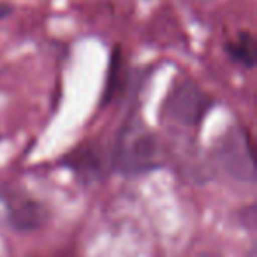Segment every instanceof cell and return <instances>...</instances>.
I'll return each instance as SVG.
<instances>
[{"mask_svg": "<svg viewBox=\"0 0 257 257\" xmlns=\"http://www.w3.org/2000/svg\"><path fill=\"white\" fill-rule=\"evenodd\" d=\"M116 168L125 175H140L159 166L157 140L140 123H128L114 152Z\"/></svg>", "mask_w": 257, "mask_h": 257, "instance_id": "obj_1", "label": "cell"}, {"mask_svg": "<svg viewBox=\"0 0 257 257\" xmlns=\"http://www.w3.org/2000/svg\"><path fill=\"white\" fill-rule=\"evenodd\" d=\"M218 162L234 180H239V182L255 180L252 145L245 131L232 128L225 134L218 147Z\"/></svg>", "mask_w": 257, "mask_h": 257, "instance_id": "obj_2", "label": "cell"}, {"mask_svg": "<svg viewBox=\"0 0 257 257\" xmlns=\"http://www.w3.org/2000/svg\"><path fill=\"white\" fill-rule=\"evenodd\" d=\"M211 102L204 92L192 81H183L173 88L168 99V111L176 121L196 127L203 121L206 111L210 109Z\"/></svg>", "mask_w": 257, "mask_h": 257, "instance_id": "obj_3", "label": "cell"}, {"mask_svg": "<svg viewBox=\"0 0 257 257\" xmlns=\"http://www.w3.org/2000/svg\"><path fill=\"white\" fill-rule=\"evenodd\" d=\"M8 213L11 224L15 225V229H20V231H30V229L39 227L44 222V217H46L39 203L29 199V197L20 196L8 203Z\"/></svg>", "mask_w": 257, "mask_h": 257, "instance_id": "obj_4", "label": "cell"}, {"mask_svg": "<svg viewBox=\"0 0 257 257\" xmlns=\"http://www.w3.org/2000/svg\"><path fill=\"white\" fill-rule=\"evenodd\" d=\"M225 53L232 62L243 67H253L255 64V41L248 32H243L236 41H229L225 44Z\"/></svg>", "mask_w": 257, "mask_h": 257, "instance_id": "obj_5", "label": "cell"}, {"mask_svg": "<svg viewBox=\"0 0 257 257\" xmlns=\"http://www.w3.org/2000/svg\"><path fill=\"white\" fill-rule=\"evenodd\" d=\"M13 11H15L13 4H8V2H0V20L8 18L9 15H13Z\"/></svg>", "mask_w": 257, "mask_h": 257, "instance_id": "obj_6", "label": "cell"}, {"mask_svg": "<svg viewBox=\"0 0 257 257\" xmlns=\"http://www.w3.org/2000/svg\"><path fill=\"white\" fill-rule=\"evenodd\" d=\"M197 257H218V255H215V253H201V255H197Z\"/></svg>", "mask_w": 257, "mask_h": 257, "instance_id": "obj_7", "label": "cell"}, {"mask_svg": "<svg viewBox=\"0 0 257 257\" xmlns=\"http://www.w3.org/2000/svg\"><path fill=\"white\" fill-rule=\"evenodd\" d=\"M246 257H257V255H255V250H253V248H252V250H250V252H248V253H246Z\"/></svg>", "mask_w": 257, "mask_h": 257, "instance_id": "obj_8", "label": "cell"}]
</instances>
